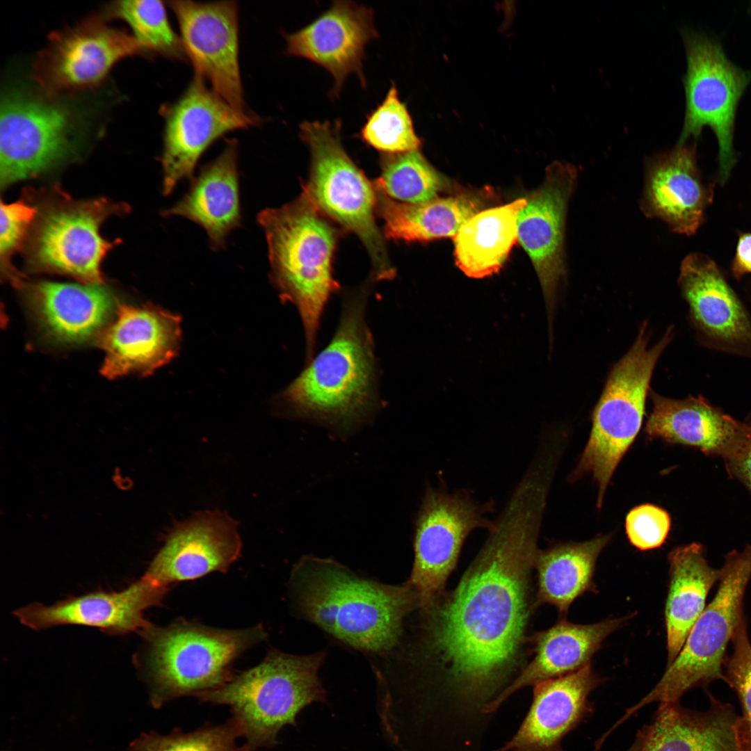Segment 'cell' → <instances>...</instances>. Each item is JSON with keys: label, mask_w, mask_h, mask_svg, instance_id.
<instances>
[{"label": "cell", "mask_w": 751, "mask_h": 751, "mask_svg": "<svg viewBox=\"0 0 751 751\" xmlns=\"http://www.w3.org/2000/svg\"><path fill=\"white\" fill-rule=\"evenodd\" d=\"M547 493L521 481L456 589L437 611L432 641L462 697L485 704L517 655Z\"/></svg>", "instance_id": "1"}, {"label": "cell", "mask_w": 751, "mask_h": 751, "mask_svg": "<svg viewBox=\"0 0 751 751\" xmlns=\"http://www.w3.org/2000/svg\"><path fill=\"white\" fill-rule=\"evenodd\" d=\"M290 586L302 617L350 646L376 654L395 648L404 618L419 606L407 582L395 586L363 578L330 558H302Z\"/></svg>", "instance_id": "2"}, {"label": "cell", "mask_w": 751, "mask_h": 751, "mask_svg": "<svg viewBox=\"0 0 751 751\" xmlns=\"http://www.w3.org/2000/svg\"><path fill=\"white\" fill-rule=\"evenodd\" d=\"M257 220L266 236L273 282L301 317L309 361L325 307L339 288L332 264L342 229L303 192L280 207L263 210Z\"/></svg>", "instance_id": "3"}, {"label": "cell", "mask_w": 751, "mask_h": 751, "mask_svg": "<svg viewBox=\"0 0 751 751\" xmlns=\"http://www.w3.org/2000/svg\"><path fill=\"white\" fill-rule=\"evenodd\" d=\"M366 302L362 291L344 300L333 337L283 392L296 413L346 428L375 407L376 362Z\"/></svg>", "instance_id": "4"}, {"label": "cell", "mask_w": 751, "mask_h": 751, "mask_svg": "<svg viewBox=\"0 0 751 751\" xmlns=\"http://www.w3.org/2000/svg\"><path fill=\"white\" fill-rule=\"evenodd\" d=\"M140 634V662L156 709L224 685L234 675L233 662L267 636L261 624L222 629L183 619L165 627L151 624Z\"/></svg>", "instance_id": "5"}, {"label": "cell", "mask_w": 751, "mask_h": 751, "mask_svg": "<svg viewBox=\"0 0 751 751\" xmlns=\"http://www.w3.org/2000/svg\"><path fill=\"white\" fill-rule=\"evenodd\" d=\"M325 659L323 652L298 656L271 649L256 666L197 697L204 702L230 706L251 751L272 748L277 743L280 731L296 725L305 707L326 701L318 676Z\"/></svg>", "instance_id": "6"}, {"label": "cell", "mask_w": 751, "mask_h": 751, "mask_svg": "<svg viewBox=\"0 0 751 751\" xmlns=\"http://www.w3.org/2000/svg\"><path fill=\"white\" fill-rule=\"evenodd\" d=\"M341 122L305 121L300 136L310 152L309 176L302 192L328 218L355 234L364 245L376 280H391L396 270L385 237L375 219L376 194L344 147Z\"/></svg>", "instance_id": "7"}, {"label": "cell", "mask_w": 751, "mask_h": 751, "mask_svg": "<svg viewBox=\"0 0 751 751\" xmlns=\"http://www.w3.org/2000/svg\"><path fill=\"white\" fill-rule=\"evenodd\" d=\"M673 334L669 328L650 346L647 323L643 322L632 346L608 376L592 413L588 441L571 476L573 480L592 475L598 485V508L616 467L640 430L653 371Z\"/></svg>", "instance_id": "8"}, {"label": "cell", "mask_w": 751, "mask_h": 751, "mask_svg": "<svg viewBox=\"0 0 751 751\" xmlns=\"http://www.w3.org/2000/svg\"><path fill=\"white\" fill-rule=\"evenodd\" d=\"M721 570L716 595L694 624L681 652L655 686L625 711L622 721L649 704L680 701L693 688L706 691L714 681L725 682L727 647L744 614L743 598L751 578V544L742 551L728 552Z\"/></svg>", "instance_id": "9"}, {"label": "cell", "mask_w": 751, "mask_h": 751, "mask_svg": "<svg viewBox=\"0 0 751 751\" xmlns=\"http://www.w3.org/2000/svg\"><path fill=\"white\" fill-rule=\"evenodd\" d=\"M682 37L687 59L686 112L677 145L698 138L705 127L710 128L718 141L720 180L724 184L736 161V113L751 81V71L732 63L715 39L691 30H684Z\"/></svg>", "instance_id": "10"}, {"label": "cell", "mask_w": 751, "mask_h": 751, "mask_svg": "<svg viewBox=\"0 0 751 751\" xmlns=\"http://www.w3.org/2000/svg\"><path fill=\"white\" fill-rule=\"evenodd\" d=\"M494 506L493 500L477 502L467 490L449 492L445 487L428 486L415 522L414 560L407 581L419 606H432L468 535L477 528H494L495 521L487 518Z\"/></svg>", "instance_id": "11"}, {"label": "cell", "mask_w": 751, "mask_h": 751, "mask_svg": "<svg viewBox=\"0 0 751 751\" xmlns=\"http://www.w3.org/2000/svg\"><path fill=\"white\" fill-rule=\"evenodd\" d=\"M0 111L1 188L43 172L73 151L75 120L61 103L14 92L1 100Z\"/></svg>", "instance_id": "12"}, {"label": "cell", "mask_w": 751, "mask_h": 751, "mask_svg": "<svg viewBox=\"0 0 751 751\" xmlns=\"http://www.w3.org/2000/svg\"><path fill=\"white\" fill-rule=\"evenodd\" d=\"M163 192L169 195L182 179L191 178L207 147L225 134L257 122L232 107L195 74L184 94L165 108Z\"/></svg>", "instance_id": "13"}, {"label": "cell", "mask_w": 751, "mask_h": 751, "mask_svg": "<svg viewBox=\"0 0 751 751\" xmlns=\"http://www.w3.org/2000/svg\"><path fill=\"white\" fill-rule=\"evenodd\" d=\"M177 19L180 38L195 74L238 112L245 107L239 65L238 8L234 1L168 2Z\"/></svg>", "instance_id": "14"}, {"label": "cell", "mask_w": 751, "mask_h": 751, "mask_svg": "<svg viewBox=\"0 0 751 751\" xmlns=\"http://www.w3.org/2000/svg\"><path fill=\"white\" fill-rule=\"evenodd\" d=\"M145 51L134 36L91 17L51 35L33 67L34 77L49 95L99 83L120 59Z\"/></svg>", "instance_id": "15"}, {"label": "cell", "mask_w": 751, "mask_h": 751, "mask_svg": "<svg viewBox=\"0 0 751 751\" xmlns=\"http://www.w3.org/2000/svg\"><path fill=\"white\" fill-rule=\"evenodd\" d=\"M576 179L577 171L573 165L553 163L546 170L543 183L528 195L518 215V240L540 280L549 325L558 288L566 275L565 219Z\"/></svg>", "instance_id": "16"}, {"label": "cell", "mask_w": 751, "mask_h": 751, "mask_svg": "<svg viewBox=\"0 0 751 751\" xmlns=\"http://www.w3.org/2000/svg\"><path fill=\"white\" fill-rule=\"evenodd\" d=\"M284 35L286 54L306 58L330 73L332 98L339 97L352 74L366 87L365 47L378 38L371 8L350 1H334L307 25Z\"/></svg>", "instance_id": "17"}, {"label": "cell", "mask_w": 751, "mask_h": 751, "mask_svg": "<svg viewBox=\"0 0 751 751\" xmlns=\"http://www.w3.org/2000/svg\"><path fill=\"white\" fill-rule=\"evenodd\" d=\"M168 590L143 575L119 591L99 590L51 606L32 604L14 614L22 624L38 631L73 624L95 627L111 636L140 633L151 624L145 611L161 605Z\"/></svg>", "instance_id": "18"}, {"label": "cell", "mask_w": 751, "mask_h": 751, "mask_svg": "<svg viewBox=\"0 0 751 751\" xmlns=\"http://www.w3.org/2000/svg\"><path fill=\"white\" fill-rule=\"evenodd\" d=\"M679 284L700 341L751 357V318L716 263L703 254L688 255Z\"/></svg>", "instance_id": "19"}, {"label": "cell", "mask_w": 751, "mask_h": 751, "mask_svg": "<svg viewBox=\"0 0 751 751\" xmlns=\"http://www.w3.org/2000/svg\"><path fill=\"white\" fill-rule=\"evenodd\" d=\"M241 541L237 523L221 511H204L177 524L144 576L169 585L225 572L237 560Z\"/></svg>", "instance_id": "20"}, {"label": "cell", "mask_w": 751, "mask_h": 751, "mask_svg": "<svg viewBox=\"0 0 751 751\" xmlns=\"http://www.w3.org/2000/svg\"><path fill=\"white\" fill-rule=\"evenodd\" d=\"M181 334L177 315L151 305H119L98 337L105 353L101 372L108 378L150 374L177 355Z\"/></svg>", "instance_id": "21"}, {"label": "cell", "mask_w": 751, "mask_h": 751, "mask_svg": "<svg viewBox=\"0 0 751 751\" xmlns=\"http://www.w3.org/2000/svg\"><path fill=\"white\" fill-rule=\"evenodd\" d=\"M601 681L590 663L535 685L531 706L519 729L494 751H565L563 738L594 714L589 697Z\"/></svg>", "instance_id": "22"}, {"label": "cell", "mask_w": 751, "mask_h": 751, "mask_svg": "<svg viewBox=\"0 0 751 751\" xmlns=\"http://www.w3.org/2000/svg\"><path fill=\"white\" fill-rule=\"evenodd\" d=\"M106 213L95 202L48 211L34 236L33 266L100 284V264L110 246L99 232Z\"/></svg>", "instance_id": "23"}, {"label": "cell", "mask_w": 751, "mask_h": 751, "mask_svg": "<svg viewBox=\"0 0 751 751\" xmlns=\"http://www.w3.org/2000/svg\"><path fill=\"white\" fill-rule=\"evenodd\" d=\"M712 197L713 189L704 181L697 164L695 144L677 145L647 160L641 209L673 232L695 234Z\"/></svg>", "instance_id": "24"}, {"label": "cell", "mask_w": 751, "mask_h": 751, "mask_svg": "<svg viewBox=\"0 0 751 751\" xmlns=\"http://www.w3.org/2000/svg\"><path fill=\"white\" fill-rule=\"evenodd\" d=\"M645 426L649 439H661L696 448L706 455L725 460L742 446L749 434L739 421L702 396L672 399L654 392Z\"/></svg>", "instance_id": "25"}, {"label": "cell", "mask_w": 751, "mask_h": 751, "mask_svg": "<svg viewBox=\"0 0 751 751\" xmlns=\"http://www.w3.org/2000/svg\"><path fill=\"white\" fill-rule=\"evenodd\" d=\"M25 298L43 334L67 345L99 337L115 310L113 296L99 284L38 282L26 287Z\"/></svg>", "instance_id": "26"}, {"label": "cell", "mask_w": 751, "mask_h": 751, "mask_svg": "<svg viewBox=\"0 0 751 751\" xmlns=\"http://www.w3.org/2000/svg\"><path fill=\"white\" fill-rule=\"evenodd\" d=\"M709 707L686 708L680 701L659 703L650 722L636 734L638 751H744L735 730L738 715L709 689Z\"/></svg>", "instance_id": "27"}, {"label": "cell", "mask_w": 751, "mask_h": 751, "mask_svg": "<svg viewBox=\"0 0 751 751\" xmlns=\"http://www.w3.org/2000/svg\"><path fill=\"white\" fill-rule=\"evenodd\" d=\"M626 617L609 618L591 624H576L560 620L535 637V656L517 678L481 712H495L515 692L527 686L575 672L590 663L601 643L620 628Z\"/></svg>", "instance_id": "28"}, {"label": "cell", "mask_w": 751, "mask_h": 751, "mask_svg": "<svg viewBox=\"0 0 751 751\" xmlns=\"http://www.w3.org/2000/svg\"><path fill=\"white\" fill-rule=\"evenodd\" d=\"M238 145L229 140L221 154L203 167L188 191L165 216L186 218L206 231L211 246L222 248L227 234L241 222Z\"/></svg>", "instance_id": "29"}, {"label": "cell", "mask_w": 751, "mask_h": 751, "mask_svg": "<svg viewBox=\"0 0 751 751\" xmlns=\"http://www.w3.org/2000/svg\"><path fill=\"white\" fill-rule=\"evenodd\" d=\"M670 583L665 608L668 664L681 652L706 607L711 589L722 570L710 566L704 547L697 542L675 547L668 554Z\"/></svg>", "instance_id": "30"}, {"label": "cell", "mask_w": 751, "mask_h": 751, "mask_svg": "<svg viewBox=\"0 0 751 751\" xmlns=\"http://www.w3.org/2000/svg\"><path fill=\"white\" fill-rule=\"evenodd\" d=\"M526 204L521 198L475 214L454 239L457 266L468 277L483 278L499 271L518 239L517 220Z\"/></svg>", "instance_id": "31"}, {"label": "cell", "mask_w": 751, "mask_h": 751, "mask_svg": "<svg viewBox=\"0 0 751 751\" xmlns=\"http://www.w3.org/2000/svg\"><path fill=\"white\" fill-rule=\"evenodd\" d=\"M376 211L384 222L385 239L424 241L455 236L462 225L478 213V204L467 196L435 197L417 204L388 197L373 184Z\"/></svg>", "instance_id": "32"}, {"label": "cell", "mask_w": 751, "mask_h": 751, "mask_svg": "<svg viewBox=\"0 0 751 751\" xmlns=\"http://www.w3.org/2000/svg\"><path fill=\"white\" fill-rule=\"evenodd\" d=\"M610 539L611 535H606L538 550L534 563L538 576V601L551 604L565 614L578 597L594 590L596 562Z\"/></svg>", "instance_id": "33"}, {"label": "cell", "mask_w": 751, "mask_h": 751, "mask_svg": "<svg viewBox=\"0 0 751 751\" xmlns=\"http://www.w3.org/2000/svg\"><path fill=\"white\" fill-rule=\"evenodd\" d=\"M380 176L374 182L390 198L417 204L437 197L444 179L419 150L398 154H382Z\"/></svg>", "instance_id": "34"}, {"label": "cell", "mask_w": 751, "mask_h": 751, "mask_svg": "<svg viewBox=\"0 0 751 751\" xmlns=\"http://www.w3.org/2000/svg\"><path fill=\"white\" fill-rule=\"evenodd\" d=\"M359 136L366 145L383 154L419 150L421 140L394 83L382 102L367 115Z\"/></svg>", "instance_id": "35"}, {"label": "cell", "mask_w": 751, "mask_h": 751, "mask_svg": "<svg viewBox=\"0 0 751 751\" xmlns=\"http://www.w3.org/2000/svg\"><path fill=\"white\" fill-rule=\"evenodd\" d=\"M111 12L129 25L134 38L145 51L175 60H182L186 56L181 40L172 29L161 1H120L111 6Z\"/></svg>", "instance_id": "36"}, {"label": "cell", "mask_w": 751, "mask_h": 751, "mask_svg": "<svg viewBox=\"0 0 751 751\" xmlns=\"http://www.w3.org/2000/svg\"><path fill=\"white\" fill-rule=\"evenodd\" d=\"M242 727L232 716L220 725L207 724L191 732L174 729L167 735L144 733L129 745L130 751H251L245 743L238 745Z\"/></svg>", "instance_id": "37"}, {"label": "cell", "mask_w": 751, "mask_h": 751, "mask_svg": "<svg viewBox=\"0 0 751 751\" xmlns=\"http://www.w3.org/2000/svg\"><path fill=\"white\" fill-rule=\"evenodd\" d=\"M747 626L743 614L732 638V652L727 656L723 669L725 682L735 691L742 707L735 726L738 742L744 751H751V642Z\"/></svg>", "instance_id": "38"}, {"label": "cell", "mask_w": 751, "mask_h": 751, "mask_svg": "<svg viewBox=\"0 0 751 751\" xmlns=\"http://www.w3.org/2000/svg\"><path fill=\"white\" fill-rule=\"evenodd\" d=\"M670 526L669 514L653 504L636 506L626 517L628 539L632 545L642 551L661 546L668 535Z\"/></svg>", "instance_id": "39"}, {"label": "cell", "mask_w": 751, "mask_h": 751, "mask_svg": "<svg viewBox=\"0 0 751 751\" xmlns=\"http://www.w3.org/2000/svg\"><path fill=\"white\" fill-rule=\"evenodd\" d=\"M36 212L33 207L22 201L10 204H3L1 202L0 232L1 257L8 256L19 245Z\"/></svg>", "instance_id": "40"}, {"label": "cell", "mask_w": 751, "mask_h": 751, "mask_svg": "<svg viewBox=\"0 0 751 751\" xmlns=\"http://www.w3.org/2000/svg\"><path fill=\"white\" fill-rule=\"evenodd\" d=\"M744 421L749 428L748 436L738 451L724 463L729 476L743 484L751 493V412Z\"/></svg>", "instance_id": "41"}, {"label": "cell", "mask_w": 751, "mask_h": 751, "mask_svg": "<svg viewBox=\"0 0 751 751\" xmlns=\"http://www.w3.org/2000/svg\"><path fill=\"white\" fill-rule=\"evenodd\" d=\"M731 270L736 279L751 273V234H743L740 236Z\"/></svg>", "instance_id": "42"}, {"label": "cell", "mask_w": 751, "mask_h": 751, "mask_svg": "<svg viewBox=\"0 0 751 751\" xmlns=\"http://www.w3.org/2000/svg\"><path fill=\"white\" fill-rule=\"evenodd\" d=\"M638 747H639V741H638V738H637V736H636L633 744L631 745V746L630 747V748L629 749L628 751H638Z\"/></svg>", "instance_id": "43"}]
</instances>
